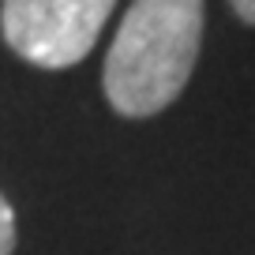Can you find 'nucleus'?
<instances>
[{"mask_svg":"<svg viewBox=\"0 0 255 255\" xmlns=\"http://www.w3.org/2000/svg\"><path fill=\"white\" fill-rule=\"evenodd\" d=\"M203 41V0H135L105 53L102 87L128 120H146L188 87Z\"/></svg>","mask_w":255,"mask_h":255,"instance_id":"obj_1","label":"nucleus"},{"mask_svg":"<svg viewBox=\"0 0 255 255\" xmlns=\"http://www.w3.org/2000/svg\"><path fill=\"white\" fill-rule=\"evenodd\" d=\"M113 4L117 0H4L0 34L26 64L60 72L98 45Z\"/></svg>","mask_w":255,"mask_h":255,"instance_id":"obj_2","label":"nucleus"},{"mask_svg":"<svg viewBox=\"0 0 255 255\" xmlns=\"http://www.w3.org/2000/svg\"><path fill=\"white\" fill-rule=\"evenodd\" d=\"M11 252H15V210L0 195V255H11Z\"/></svg>","mask_w":255,"mask_h":255,"instance_id":"obj_3","label":"nucleus"},{"mask_svg":"<svg viewBox=\"0 0 255 255\" xmlns=\"http://www.w3.org/2000/svg\"><path fill=\"white\" fill-rule=\"evenodd\" d=\"M229 4H233V11L240 15V23L255 26V0H229Z\"/></svg>","mask_w":255,"mask_h":255,"instance_id":"obj_4","label":"nucleus"}]
</instances>
